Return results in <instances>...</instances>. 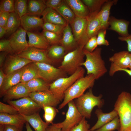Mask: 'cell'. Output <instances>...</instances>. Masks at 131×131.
<instances>
[{
    "instance_id": "f6af8a7d",
    "label": "cell",
    "mask_w": 131,
    "mask_h": 131,
    "mask_svg": "<svg viewBox=\"0 0 131 131\" xmlns=\"http://www.w3.org/2000/svg\"><path fill=\"white\" fill-rule=\"evenodd\" d=\"M0 51L5 52L11 54L14 53L9 40L3 39L0 40Z\"/></svg>"
},
{
    "instance_id": "d4e9b609",
    "label": "cell",
    "mask_w": 131,
    "mask_h": 131,
    "mask_svg": "<svg viewBox=\"0 0 131 131\" xmlns=\"http://www.w3.org/2000/svg\"><path fill=\"white\" fill-rule=\"evenodd\" d=\"M98 13H90L87 17L88 20L87 33L89 39L97 35L101 29V21Z\"/></svg>"
},
{
    "instance_id": "5b68a950",
    "label": "cell",
    "mask_w": 131,
    "mask_h": 131,
    "mask_svg": "<svg viewBox=\"0 0 131 131\" xmlns=\"http://www.w3.org/2000/svg\"><path fill=\"white\" fill-rule=\"evenodd\" d=\"M84 69L80 67L69 77L59 78L50 83L49 90L60 101L64 99L65 92L77 79L84 76Z\"/></svg>"
},
{
    "instance_id": "11a10c76",
    "label": "cell",
    "mask_w": 131,
    "mask_h": 131,
    "mask_svg": "<svg viewBox=\"0 0 131 131\" xmlns=\"http://www.w3.org/2000/svg\"><path fill=\"white\" fill-rule=\"evenodd\" d=\"M6 74L4 73L2 67L0 69V87L2 86L5 79Z\"/></svg>"
},
{
    "instance_id": "7402d4cb",
    "label": "cell",
    "mask_w": 131,
    "mask_h": 131,
    "mask_svg": "<svg viewBox=\"0 0 131 131\" xmlns=\"http://www.w3.org/2000/svg\"><path fill=\"white\" fill-rule=\"evenodd\" d=\"M42 15L44 22L58 25L65 27L68 23L55 10L47 7Z\"/></svg>"
},
{
    "instance_id": "b9f144b4",
    "label": "cell",
    "mask_w": 131,
    "mask_h": 131,
    "mask_svg": "<svg viewBox=\"0 0 131 131\" xmlns=\"http://www.w3.org/2000/svg\"><path fill=\"white\" fill-rule=\"evenodd\" d=\"M90 126L84 117H82L80 122L69 131H91Z\"/></svg>"
},
{
    "instance_id": "f1b7e54d",
    "label": "cell",
    "mask_w": 131,
    "mask_h": 131,
    "mask_svg": "<svg viewBox=\"0 0 131 131\" xmlns=\"http://www.w3.org/2000/svg\"><path fill=\"white\" fill-rule=\"evenodd\" d=\"M25 83L30 93L49 90L50 84L40 77L33 79Z\"/></svg>"
},
{
    "instance_id": "44dd1931",
    "label": "cell",
    "mask_w": 131,
    "mask_h": 131,
    "mask_svg": "<svg viewBox=\"0 0 131 131\" xmlns=\"http://www.w3.org/2000/svg\"><path fill=\"white\" fill-rule=\"evenodd\" d=\"M131 60V53L123 51L114 53L109 59V61L115 66L121 68H129Z\"/></svg>"
},
{
    "instance_id": "f35d334b",
    "label": "cell",
    "mask_w": 131,
    "mask_h": 131,
    "mask_svg": "<svg viewBox=\"0 0 131 131\" xmlns=\"http://www.w3.org/2000/svg\"><path fill=\"white\" fill-rule=\"evenodd\" d=\"M42 33L50 45H61V36L54 33L44 30Z\"/></svg>"
},
{
    "instance_id": "30bf717a",
    "label": "cell",
    "mask_w": 131,
    "mask_h": 131,
    "mask_svg": "<svg viewBox=\"0 0 131 131\" xmlns=\"http://www.w3.org/2000/svg\"><path fill=\"white\" fill-rule=\"evenodd\" d=\"M67 104L68 108L65 119L62 122L57 123L61 127V131H69L79 123L82 118L73 100L69 102Z\"/></svg>"
},
{
    "instance_id": "cb8c5ba5",
    "label": "cell",
    "mask_w": 131,
    "mask_h": 131,
    "mask_svg": "<svg viewBox=\"0 0 131 131\" xmlns=\"http://www.w3.org/2000/svg\"><path fill=\"white\" fill-rule=\"evenodd\" d=\"M95 113L98 120L95 124L90 129L91 131H94L98 129L118 116L117 112L114 109L109 113H105L101 108H98Z\"/></svg>"
},
{
    "instance_id": "6f0895ef",
    "label": "cell",
    "mask_w": 131,
    "mask_h": 131,
    "mask_svg": "<svg viewBox=\"0 0 131 131\" xmlns=\"http://www.w3.org/2000/svg\"><path fill=\"white\" fill-rule=\"evenodd\" d=\"M25 123L26 131H33L30 127L29 123L27 122H26Z\"/></svg>"
},
{
    "instance_id": "680465c9",
    "label": "cell",
    "mask_w": 131,
    "mask_h": 131,
    "mask_svg": "<svg viewBox=\"0 0 131 131\" xmlns=\"http://www.w3.org/2000/svg\"><path fill=\"white\" fill-rule=\"evenodd\" d=\"M129 68L131 70V60L129 65Z\"/></svg>"
},
{
    "instance_id": "db71d44e",
    "label": "cell",
    "mask_w": 131,
    "mask_h": 131,
    "mask_svg": "<svg viewBox=\"0 0 131 131\" xmlns=\"http://www.w3.org/2000/svg\"><path fill=\"white\" fill-rule=\"evenodd\" d=\"M8 53L5 52H1L0 54V67H2L6 60Z\"/></svg>"
},
{
    "instance_id": "60d3db41",
    "label": "cell",
    "mask_w": 131,
    "mask_h": 131,
    "mask_svg": "<svg viewBox=\"0 0 131 131\" xmlns=\"http://www.w3.org/2000/svg\"><path fill=\"white\" fill-rule=\"evenodd\" d=\"M15 0H1L0 4V11L10 13L14 12Z\"/></svg>"
},
{
    "instance_id": "f907efd6",
    "label": "cell",
    "mask_w": 131,
    "mask_h": 131,
    "mask_svg": "<svg viewBox=\"0 0 131 131\" xmlns=\"http://www.w3.org/2000/svg\"><path fill=\"white\" fill-rule=\"evenodd\" d=\"M22 130L14 125L0 124V131H22Z\"/></svg>"
},
{
    "instance_id": "7bdbcfd3",
    "label": "cell",
    "mask_w": 131,
    "mask_h": 131,
    "mask_svg": "<svg viewBox=\"0 0 131 131\" xmlns=\"http://www.w3.org/2000/svg\"><path fill=\"white\" fill-rule=\"evenodd\" d=\"M106 29H101L98 32L97 36V41L98 45H104L108 46L109 42L105 39L106 33Z\"/></svg>"
},
{
    "instance_id": "8d00e7d4",
    "label": "cell",
    "mask_w": 131,
    "mask_h": 131,
    "mask_svg": "<svg viewBox=\"0 0 131 131\" xmlns=\"http://www.w3.org/2000/svg\"><path fill=\"white\" fill-rule=\"evenodd\" d=\"M27 8V0H15L14 12L20 18L26 14Z\"/></svg>"
},
{
    "instance_id": "4316f807",
    "label": "cell",
    "mask_w": 131,
    "mask_h": 131,
    "mask_svg": "<svg viewBox=\"0 0 131 131\" xmlns=\"http://www.w3.org/2000/svg\"><path fill=\"white\" fill-rule=\"evenodd\" d=\"M117 0H107L103 5L98 15L100 19L101 29H106L108 28V21L111 7L117 3Z\"/></svg>"
},
{
    "instance_id": "7dc6e473",
    "label": "cell",
    "mask_w": 131,
    "mask_h": 131,
    "mask_svg": "<svg viewBox=\"0 0 131 131\" xmlns=\"http://www.w3.org/2000/svg\"><path fill=\"white\" fill-rule=\"evenodd\" d=\"M119 71L124 72L131 76V70L127 68L123 69L119 68L111 63L109 71L110 76H113L116 72Z\"/></svg>"
},
{
    "instance_id": "8992f818",
    "label": "cell",
    "mask_w": 131,
    "mask_h": 131,
    "mask_svg": "<svg viewBox=\"0 0 131 131\" xmlns=\"http://www.w3.org/2000/svg\"><path fill=\"white\" fill-rule=\"evenodd\" d=\"M84 47L78 45L75 49L66 54L58 68L70 75L74 73L81 67L82 64L84 61Z\"/></svg>"
},
{
    "instance_id": "e575fe53",
    "label": "cell",
    "mask_w": 131,
    "mask_h": 131,
    "mask_svg": "<svg viewBox=\"0 0 131 131\" xmlns=\"http://www.w3.org/2000/svg\"><path fill=\"white\" fill-rule=\"evenodd\" d=\"M108 0H82V2L87 7L90 13H98L104 4Z\"/></svg>"
},
{
    "instance_id": "ffe728a7",
    "label": "cell",
    "mask_w": 131,
    "mask_h": 131,
    "mask_svg": "<svg viewBox=\"0 0 131 131\" xmlns=\"http://www.w3.org/2000/svg\"><path fill=\"white\" fill-rule=\"evenodd\" d=\"M61 40V45L65 49L66 53L75 49L78 44L73 34L72 30L68 23L65 27Z\"/></svg>"
},
{
    "instance_id": "e0dca14e",
    "label": "cell",
    "mask_w": 131,
    "mask_h": 131,
    "mask_svg": "<svg viewBox=\"0 0 131 131\" xmlns=\"http://www.w3.org/2000/svg\"><path fill=\"white\" fill-rule=\"evenodd\" d=\"M21 25L26 31L32 32L42 28L44 23L39 16L26 14L20 18Z\"/></svg>"
},
{
    "instance_id": "c3c4849f",
    "label": "cell",
    "mask_w": 131,
    "mask_h": 131,
    "mask_svg": "<svg viewBox=\"0 0 131 131\" xmlns=\"http://www.w3.org/2000/svg\"><path fill=\"white\" fill-rule=\"evenodd\" d=\"M10 13L0 11V26L6 28Z\"/></svg>"
},
{
    "instance_id": "ee69618b",
    "label": "cell",
    "mask_w": 131,
    "mask_h": 131,
    "mask_svg": "<svg viewBox=\"0 0 131 131\" xmlns=\"http://www.w3.org/2000/svg\"><path fill=\"white\" fill-rule=\"evenodd\" d=\"M97 36L90 38L84 46L83 49L86 50L91 52L97 48L98 45L97 41Z\"/></svg>"
},
{
    "instance_id": "ba28073f",
    "label": "cell",
    "mask_w": 131,
    "mask_h": 131,
    "mask_svg": "<svg viewBox=\"0 0 131 131\" xmlns=\"http://www.w3.org/2000/svg\"><path fill=\"white\" fill-rule=\"evenodd\" d=\"M22 115H29L39 112L41 108L29 97L7 102Z\"/></svg>"
},
{
    "instance_id": "d6986e66",
    "label": "cell",
    "mask_w": 131,
    "mask_h": 131,
    "mask_svg": "<svg viewBox=\"0 0 131 131\" xmlns=\"http://www.w3.org/2000/svg\"><path fill=\"white\" fill-rule=\"evenodd\" d=\"M26 33L29 38L28 47L46 50H48L50 47V45L42 33L28 31Z\"/></svg>"
},
{
    "instance_id": "277c9868",
    "label": "cell",
    "mask_w": 131,
    "mask_h": 131,
    "mask_svg": "<svg viewBox=\"0 0 131 131\" xmlns=\"http://www.w3.org/2000/svg\"><path fill=\"white\" fill-rule=\"evenodd\" d=\"M102 95L96 96L93 94L91 88L81 96L76 99L74 103L78 111L82 117L90 118L94 107L97 106L101 108L104 104L102 99Z\"/></svg>"
},
{
    "instance_id": "d6a6232c",
    "label": "cell",
    "mask_w": 131,
    "mask_h": 131,
    "mask_svg": "<svg viewBox=\"0 0 131 131\" xmlns=\"http://www.w3.org/2000/svg\"><path fill=\"white\" fill-rule=\"evenodd\" d=\"M21 20L20 17L15 12L10 13L6 28V34L12 35L20 27Z\"/></svg>"
},
{
    "instance_id": "91938a15",
    "label": "cell",
    "mask_w": 131,
    "mask_h": 131,
    "mask_svg": "<svg viewBox=\"0 0 131 131\" xmlns=\"http://www.w3.org/2000/svg\"><path fill=\"white\" fill-rule=\"evenodd\" d=\"M131 131V130H129V131Z\"/></svg>"
},
{
    "instance_id": "bcb514c9",
    "label": "cell",
    "mask_w": 131,
    "mask_h": 131,
    "mask_svg": "<svg viewBox=\"0 0 131 131\" xmlns=\"http://www.w3.org/2000/svg\"><path fill=\"white\" fill-rule=\"evenodd\" d=\"M0 113H4L11 115H16L19 113L12 106L0 102Z\"/></svg>"
},
{
    "instance_id": "f546056e",
    "label": "cell",
    "mask_w": 131,
    "mask_h": 131,
    "mask_svg": "<svg viewBox=\"0 0 131 131\" xmlns=\"http://www.w3.org/2000/svg\"><path fill=\"white\" fill-rule=\"evenodd\" d=\"M38 77H40L39 68L35 62H33L25 66L21 82L25 83Z\"/></svg>"
},
{
    "instance_id": "ab89813d",
    "label": "cell",
    "mask_w": 131,
    "mask_h": 131,
    "mask_svg": "<svg viewBox=\"0 0 131 131\" xmlns=\"http://www.w3.org/2000/svg\"><path fill=\"white\" fill-rule=\"evenodd\" d=\"M65 27L58 25L44 22L42 28L44 30L54 33L61 36Z\"/></svg>"
},
{
    "instance_id": "603a6c76",
    "label": "cell",
    "mask_w": 131,
    "mask_h": 131,
    "mask_svg": "<svg viewBox=\"0 0 131 131\" xmlns=\"http://www.w3.org/2000/svg\"><path fill=\"white\" fill-rule=\"evenodd\" d=\"M26 122L24 116L20 113L11 115L0 113V124L14 125L22 130L24 124Z\"/></svg>"
},
{
    "instance_id": "9c48e42d",
    "label": "cell",
    "mask_w": 131,
    "mask_h": 131,
    "mask_svg": "<svg viewBox=\"0 0 131 131\" xmlns=\"http://www.w3.org/2000/svg\"><path fill=\"white\" fill-rule=\"evenodd\" d=\"M35 62L39 68L40 77L50 84L59 78L67 77V74L58 67L45 63Z\"/></svg>"
},
{
    "instance_id": "6da1fadb",
    "label": "cell",
    "mask_w": 131,
    "mask_h": 131,
    "mask_svg": "<svg viewBox=\"0 0 131 131\" xmlns=\"http://www.w3.org/2000/svg\"><path fill=\"white\" fill-rule=\"evenodd\" d=\"M119 117L120 127L118 131L131 130V94L122 92L118 96L114 106Z\"/></svg>"
},
{
    "instance_id": "9f6ffc18",
    "label": "cell",
    "mask_w": 131,
    "mask_h": 131,
    "mask_svg": "<svg viewBox=\"0 0 131 131\" xmlns=\"http://www.w3.org/2000/svg\"><path fill=\"white\" fill-rule=\"evenodd\" d=\"M6 33V30L5 27L0 26V38H1Z\"/></svg>"
},
{
    "instance_id": "8fae6325",
    "label": "cell",
    "mask_w": 131,
    "mask_h": 131,
    "mask_svg": "<svg viewBox=\"0 0 131 131\" xmlns=\"http://www.w3.org/2000/svg\"><path fill=\"white\" fill-rule=\"evenodd\" d=\"M17 54L20 57L33 62L44 63L51 65L53 62L48 56L47 50L28 47Z\"/></svg>"
},
{
    "instance_id": "52a82bcc",
    "label": "cell",
    "mask_w": 131,
    "mask_h": 131,
    "mask_svg": "<svg viewBox=\"0 0 131 131\" xmlns=\"http://www.w3.org/2000/svg\"><path fill=\"white\" fill-rule=\"evenodd\" d=\"M87 17L75 16L74 19L70 24L78 45L84 47L89 39L87 33Z\"/></svg>"
},
{
    "instance_id": "836d02e7",
    "label": "cell",
    "mask_w": 131,
    "mask_h": 131,
    "mask_svg": "<svg viewBox=\"0 0 131 131\" xmlns=\"http://www.w3.org/2000/svg\"><path fill=\"white\" fill-rule=\"evenodd\" d=\"M47 50L48 56L53 62L63 58L66 53L65 49L61 45H51Z\"/></svg>"
},
{
    "instance_id": "83f0119b",
    "label": "cell",
    "mask_w": 131,
    "mask_h": 131,
    "mask_svg": "<svg viewBox=\"0 0 131 131\" xmlns=\"http://www.w3.org/2000/svg\"><path fill=\"white\" fill-rule=\"evenodd\" d=\"M22 115L35 131H46L49 124L42 120L39 112L29 115Z\"/></svg>"
},
{
    "instance_id": "f5cc1de1",
    "label": "cell",
    "mask_w": 131,
    "mask_h": 131,
    "mask_svg": "<svg viewBox=\"0 0 131 131\" xmlns=\"http://www.w3.org/2000/svg\"><path fill=\"white\" fill-rule=\"evenodd\" d=\"M46 131H61V128L57 123H52L49 125Z\"/></svg>"
},
{
    "instance_id": "1f68e13d",
    "label": "cell",
    "mask_w": 131,
    "mask_h": 131,
    "mask_svg": "<svg viewBox=\"0 0 131 131\" xmlns=\"http://www.w3.org/2000/svg\"><path fill=\"white\" fill-rule=\"evenodd\" d=\"M55 10L69 24L72 23L75 16L65 0H63L60 4Z\"/></svg>"
},
{
    "instance_id": "2e32d148",
    "label": "cell",
    "mask_w": 131,
    "mask_h": 131,
    "mask_svg": "<svg viewBox=\"0 0 131 131\" xmlns=\"http://www.w3.org/2000/svg\"><path fill=\"white\" fill-rule=\"evenodd\" d=\"M25 66L18 70L6 74L3 83L0 87V96L2 97L5 93L13 86L21 82L22 74Z\"/></svg>"
},
{
    "instance_id": "4fadbf2b",
    "label": "cell",
    "mask_w": 131,
    "mask_h": 131,
    "mask_svg": "<svg viewBox=\"0 0 131 131\" xmlns=\"http://www.w3.org/2000/svg\"><path fill=\"white\" fill-rule=\"evenodd\" d=\"M29 97L41 108L45 106H56L60 101L49 90L31 92Z\"/></svg>"
},
{
    "instance_id": "3957f363",
    "label": "cell",
    "mask_w": 131,
    "mask_h": 131,
    "mask_svg": "<svg viewBox=\"0 0 131 131\" xmlns=\"http://www.w3.org/2000/svg\"><path fill=\"white\" fill-rule=\"evenodd\" d=\"M96 79L92 74L87 75L77 79L65 92L63 101L58 109L63 108L70 101L81 96L88 89L93 86Z\"/></svg>"
},
{
    "instance_id": "ac0fdd59",
    "label": "cell",
    "mask_w": 131,
    "mask_h": 131,
    "mask_svg": "<svg viewBox=\"0 0 131 131\" xmlns=\"http://www.w3.org/2000/svg\"><path fill=\"white\" fill-rule=\"evenodd\" d=\"M129 21L122 19H118L113 16L110 17L108 29L117 33L121 37H126L129 35L128 28Z\"/></svg>"
},
{
    "instance_id": "4dcf8cb0",
    "label": "cell",
    "mask_w": 131,
    "mask_h": 131,
    "mask_svg": "<svg viewBox=\"0 0 131 131\" xmlns=\"http://www.w3.org/2000/svg\"><path fill=\"white\" fill-rule=\"evenodd\" d=\"M46 8L44 0H30L27 4L26 14L39 16Z\"/></svg>"
},
{
    "instance_id": "9a60e30c",
    "label": "cell",
    "mask_w": 131,
    "mask_h": 131,
    "mask_svg": "<svg viewBox=\"0 0 131 131\" xmlns=\"http://www.w3.org/2000/svg\"><path fill=\"white\" fill-rule=\"evenodd\" d=\"M30 92L25 83L20 82L8 90L4 94L3 100L7 102L13 99L29 97Z\"/></svg>"
},
{
    "instance_id": "681fc988",
    "label": "cell",
    "mask_w": 131,
    "mask_h": 131,
    "mask_svg": "<svg viewBox=\"0 0 131 131\" xmlns=\"http://www.w3.org/2000/svg\"><path fill=\"white\" fill-rule=\"evenodd\" d=\"M62 0H45L47 7L55 9L61 3Z\"/></svg>"
},
{
    "instance_id": "7c38bea8",
    "label": "cell",
    "mask_w": 131,
    "mask_h": 131,
    "mask_svg": "<svg viewBox=\"0 0 131 131\" xmlns=\"http://www.w3.org/2000/svg\"><path fill=\"white\" fill-rule=\"evenodd\" d=\"M32 62L20 57L17 54H11L7 56L2 68L5 74H7L21 69Z\"/></svg>"
},
{
    "instance_id": "5bb4252c",
    "label": "cell",
    "mask_w": 131,
    "mask_h": 131,
    "mask_svg": "<svg viewBox=\"0 0 131 131\" xmlns=\"http://www.w3.org/2000/svg\"><path fill=\"white\" fill-rule=\"evenodd\" d=\"M26 32L20 27L11 35L9 40L15 53L18 54L28 47L26 38Z\"/></svg>"
},
{
    "instance_id": "484cf974",
    "label": "cell",
    "mask_w": 131,
    "mask_h": 131,
    "mask_svg": "<svg viewBox=\"0 0 131 131\" xmlns=\"http://www.w3.org/2000/svg\"><path fill=\"white\" fill-rule=\"evenodd\" d=\"M66 3L76 16L86 18L90 12L87 7L80 0H66Z\"/></svg>"
},
{
    "instance_id": "74e56055",
    "label": "cell",
    "mask_w": 131,
    "mask_h": 131,
    "mask_svg": "<svg viewBox=\"0 0 131 131\" xmlns=\"http://www.w3.org/2000/svg\"><path fill=\"white\" fill-rule=\"evenodd\" d=\"M120 123L118 116L94 131H113L119 130Z\"/></svg>"
},
{
    "instance_id": "d590c367",
    "label": "cell",
    "mask_w": 131,
    "mask_h": 131,
    "mask_svg": "<svg viewBox=\"0 0 131 131\" xmlns=\"http://www.w3.org/2000/svg\"><path fill=\"white\" fill-rule=\"evenodd\" d=\"M42 108L44 111L43 117L45 122L49 124H52L54 118L58 112V110L55 107L50 106H44Z\"/></svg>"
},
{
    "instance_id": "816d5d0a",
    "label": "cell",
    "mask_w": 131,
    "mask_h": 131,
    "mask_svg": "<svg viewBox=\"0 0 131 131\" xmlns=\"http://www.w3.org/2000/svg\"><path fill=\"white\" fill-rule=\"evenodd\" d=\"M118 38L121 41H125L126 42L128 51L131 53V34H129L128 36L126 37L120 36Z\"/></svg>"
},
{
    "instance_id": "7a4b0ae2",
    "label": "cell",
    "mask_w": 131,
    "mask_h": 131,
    "mask_svg": "<svg viewBox=\"0 0 131 131\" xmlns=\"http://www.w3.org/2000/svg\"><path fill=\"white\" fill-rule=\"evenodd\" d=\"M102 48H97L91 52L83 49L86 59L82 64L84 66L87 71V75L92 74L97 80L103 76L107 71L105 63L102 58Z\"/></svg>"
}]
</instances>
